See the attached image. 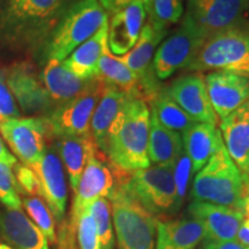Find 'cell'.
Listing matches in <instances>:
<instances>
[{"mask_svg":"<svg viewBox=\"0 0 249 249\" xmlns=\"http://www.w3.org/2000/svg\"><path fill=\"white\" fill-rule=\"evenodd\" d=\"M166 35L167 31L155 29L151 24L145 21L134 48L126 54L119 57L120 60L139 77L140 83H141L142 101H144L147 104H149L151 99L163 88L160 81L156 77L152 70V59H154L157 46L160 44Z\"/></svg>","mask_w":249,"mask_h":249,"instance_id":"obj_13","label":"cell"},{"mask_svg":"<svg viewBox=\"0 0 249 249\" xmlns=\"http://www.w3.org/2000/svg\"><path fill=\"white\" fill-rule=\"evenodd\" d=\"M95 77L80 79L65 67L62 61L49 60L44 64L39 79L57 107L88 89Z\"/></svg>","mask_w":249,"mask_h":249,"instance_id":"obj_22","label":"cell"},{"mask_svg":"<svg viewBox=\"0 0 249 249\" xmlns=\"http://www.w3.org/2000/svg\"><path fill=\"white\" fill-rule=\"evenodd\" d=\"M242 211H244L245 217H249V181H247V183H246L245 200H244V207H242Z\"/></svg>","mask_w":249,"mask_h":249,"instance_id":"obj_43","label":"cell"},{"mask_svg":"<svg viewBox=\"0 0 249 249\" xmlns=\"http://www.w3.org/2000/svg\"><path fill=\"white\" fill-rule=\"evenodd\" d=\"M36 173L39 185V197L43 198L59 225L66 218L67 182L64 165L54 145L46 147L42 158L30 166Z\"/></svg>","mask_w":249,"mask_h":249,"instance_id":"obj_14","label":"cell"},{"mask_svg":"<svg viewBox=\"0 0 249 249\" xmlns=\"http://www.w3.org/2000/svg\"><path fill=\"white\" fill-rule=\"evenodd\" d=\"M0 133L21 163L36 164L44 154L49 128L43 117H28L0 123Z\"/></svg>","mask_w":249,"mask_h":249,"instance_id":"obj_11","label":"cell"},{"mask_svg":"<svg viewBox=\"0 0 249 249\" xmlns=\"http://www.w3.org/2000/svg\"><path fill=\"white\" fill-rule=\"evenodd\" d=\"M4 71L6 82L21 113L43 117L55 107L48 90L30 64L15 62Z\"/></svg>","mask_w":249,"mask_h":249,"instance_id":"obj_12","label":"cell"},{"mask_svg":"<svg viewBox=\"0 0 249 249\" xmlns=\"http://www.w3.org/2000/svg\"><path fill=\"white\" fill-rule=\"evenodd\" d=\"M205 86L214 113L220 120L249 101L247 76L229 71H213L205 76Z\"/></svg>","mask_w":249,"mask_h":249,"instance_id":"obj_17","label":"cell"},{"mask_svg":"<svg viewBox=\"0 0 249 249\" xmlns=\"http://www.w3.org/2000/svg\"><path fill=\"white\" fill-rule=\"evenodd\" d=\"M107 34L108 23L74 50L62 61L65 67L80 79L87 80L97 76L98 62L107 50Z\"/></svg>","mask_w":249,"mask_h":249,"instance_id":"obj_27","label":"cell"},{"mask_svg":"<svg viewBox=\"0 0 249 249\" xmlns=\"http://www.w3.org/2000/svg\"><path fill=\"white\" fill-rule=\"evenodd\" d=\"M202 249H249L236 240L231 241H213L204 239Z\"/></svg>","mask_w":249,"mask_h":249,"instance_id":"obj_40","label":"cell"},{"mask_svg":"<svg viewBox=\"0 0 249 249\" xmlns=\"http://www.w3.org/2000/svg\"><path fill=\"white\" fill-rule=\"evenodd\" d=\"M219 130L227 154L249 179V101L220 120Z\"/></svg>","mask_w":249,"mask_h":249,"instance_id":"obj_20","label":"cell"},{"mask_svg":"<svg viewBox=\"0 0 249 249\" xmlns=\"http://www.w3.org/2000/svg\"><path fill=\"white\" fill-rule=\"evenodd\" d=\"M205 238L203 224L191 216L158 220L156 249H195Z\"/></svg>","mask_w":249,"mask_h":249,"instance_id":"obj_23","label":"cell"},{"mask_svg":"<svg viewBox=\"0 0 249 249\" xmlns=\"http://www.w3.org/2000/svg\"><path fill=\"white\" fill-rule=\"evenodd\" d=\"M147 21L143 0H138L108 20L107 49L113 55L121 57L134 48Z\"/></svg>","mask_w":249,"mask_h":249,"instance_id":"obj_19","label":"cell"},{"mask_svg":"<svg viewBox=\"0 0 249 249\" xmlns=\"http://www.w3.org/2000/svg\"><path fill=\"white\" fill-rule=\"evenodd\" d=\"M117 183L116 167L97 150L89 157L76 191L74 192L71 216H75L99 197L108 200L113 194Z\"/></svg>","mask_w":249,"mask_h":249,"instance_id":"obj_15","label":"cell"},{"mask_svg":"<svg viewBox=\"0 0 249 249\" xmlns=\"http://www.w3.org/2000/svg\"><path fill=\"white\" fill-rule=\"evenodd\" d=\"M105 88L107 83L97 75L88 89L43 116L48 124L50 138L90 135L93 111Z\"/></svg>","mask_w":249,"mask_h":249,"instance_id":"obj_8","label":"cell"},{"mask_svg":"<svg viewBox=\"0 0 249 249\" xmlns=\"http://www.w3.org/2000/svg\"><path fill=\"white\" fill-rule=\"evenodd\" d=\"M0 163L8 165L9 167H13L18 163L15 156L12 155V152L6 148L4 141L0 138Z\"/></svg>","mask_w":249,"mask_h":249,"instance_id":"obj_41","label":"cell"},{"mask_svg":"<svg viewBox=\"0 0 249 249\" xmlns=\"http://www.w3.org/2000/svg\"><path fill=\"white\" fill-rule=\"evenodd\" d=\"M130 97L133 96L107 85L105 91L93 111L90 123V135L101 152L104 150L112 124Z\"/></svg>","mask_w":249,"mask_h":249,"instance_id":"obj_26","label":"cell"},{"mask_svg":"<svg viewBox=\"0 0 249 249\" xmlns=\"http://www.w3.org/2000/svg\"><path fill=\"white\" fill-rule=\"evenodd\" d=\"M75 0H0V51L38 54Z\"/></svg>","mask_w":249,"mask_h":249,"instance_id":"obj_1","label":"cell"},{"mask_svg":"<svg viewBox=\"0 0 249 249\" xmlns=\"http://www.w3.org/2000/svg\"><path fill=\"white\" fill-rule=\"evenodd\" d=\"M0 236L12 249H49L48 239L21 209H0Z\"/></svg>","mask_w":249,"mask_h":249,"instance_id":"obj_21","label":"cell"},{"mask_svg":"<svg viewBox=\"0 0 249 249\" xmlns=\"http://www.w3.org/2000/svg\"><path fill=\"white\" fill-rule=\"evenodd\" d=\"M205 39L191 26L182 22L160 43L152 59V70L160 81L169 79L177 71L186 70Z\"/></svg>","mask_w":249,"mask_h":249,"instance_id":"obj_10","label":"cell"},{"mask_svg":"<svg viewBox=\"0 0 249 249\" xmlns=\"http://www.w3.org/2000/svg\"><path fill=\"white\" fill-rule=\"evenodd\" d=\"M173 171H174V180H176L177 192H178L180 200L183 202L187 187H188V183H189V178H191V176L193 174L191 160H189L188 156L186 155L185 150H183L182 154L179 156L178 160L174 161Z\"/></svg>","mask_w":249,"mask_h":249,"instance_id":"obj_38","label":"cell"},{"mask_svg":"<svg viewBox=\"0 0 249 249\" xmlns=\"http://www.w3.org/2000/svg\"><path fill=\"white\" fill-rule=\"evenodd\" d=\"M149 105H150V110L154 111L157 117L158 121L164 127L173 132L183 134L196 123L170 97L169 93L166 92V88L164 87L151 99Z\"/></svg>","mask_w":249,"mask_h":249,"instance_id":"obj_30","label":"cell"},{"mask_svg":"<svg viewBox=\"0 0 249 249\" xmlns=\"http://www.w3.org/2000/svg\"><path fill=\"white\" fill-rule=\"evenodd\" d=\"M13 169L20 194L26 196H39L38 179L34 170L22 163H17Z\"/></svg>","mask_w":249,"mask_h":249,"instance_id":"obj_37","label":"cell"},{"mask_svg":"<svg viewBox=\"0 0 249 249\" xmlns=\"http://www.w3.org/2000/svg\"><path fill=\"white\" fill-rule=\"evenodd\" d=\"M150 110L142 99L130 97L108 132L102 154L124 172L150 166L148 157Z\"/></svg>","mask_w":249,"mask_h":249,"instance_id":"obj_2","label":"cell"},{"mask_svg":"<svg viewBox=\"0 0 249 249\" xmlns=\"http://www.w3.org/2000/svg\"><path fill=\"white\" fill-rule=\"evenodd\" d=\"M0 202L6 209H21L22 201L14 172L8 165L0 163Z\"/></svg>","mask_w":249,"mask_h":249,"instance_id":"obj_35","label":"cell"},{"mask_svg":"<svg viewBox=\"0 0 249 249\" xmlns=\"http://www.w3.org/2000/svg\"><path fill=\"white\" fill-rule=\"evenodd\" d=\"M107 23L108 15L99 0H75L39 50L40 65L49 60L64 61Z\"/></svg>","mask_w":249,"mask_h":249,"instance_id":"obj_3","label":"cell"},{"mask_svg":"<svg viewBox=\"0 0 249 249\" xmlns=\"http://www.w3.org/2000/svg\"><path fill=\"white\" fill-rule=\"evenodd\" d=\"M88 209L95 220L102 249H113L114 235L110 201L105 197H99L89 205Z\"/></svg>","mask_w":249,"mask_h":249,"instance_id":"obj_33","label":"cell"},{"mask_svg":"<svg viewBox=\"0 0 249 249\" xmlns=\"http://www.w3.org/2000/svg\"><path fill=\"white\" fill-rule=\"evenodd\" d=\"M118 181L123 182L129 194L157 220H169L183 203L177 192L173 164L133 171Z\"/></svg>","mask_w":249,"mask_h":249,"instance_id":"obj_5","label":"cell"},{"mask_svg":"<svg viewBox=\"0 0 249 249\" xmlns=\"http://www.w3.org/2000/svg\"><path fill=\"white\" fill-rule=\"evenodd\" d=\"M147 22L155 29L167 31L181 20L183 0H143Z\"/></svg>","mask_w":249,"mask_h":249,"instance_id":"obj_31","label":"cell"},{"mask_svg":"<svg viewBox=\"0 0 249 249\" xmlns=\"http://www.w3.org/2000/svg\"><path fill=\"white\" fill-rule=\"evenodd\" d=\"M183 152L181 134L164 127L150 110L148 157L150 164L171 165Z\"/></svg>","mask_w":249,"mask_h":249,"instance_id":"obj_28","label":"cell"},{"mask_svg":"<svg viewBox=\"0 0 249 249\" xmlns=\"http://www.w3.org/2000/svg\"><path fill=\"white\" fill-rule=\"evenodd\" d=\"M67 220L71 225L75 227L80 249H102L95 220L88 207L75 216H70V219Z\"/></svg>","mask_w":249,"mask_h":249,"instance_id":"obj_34","label":"cell"},{"mask_svg":"<svg viewBox=\"0 0 249 249\" xmlns=\"http://www.w3.org/2000/svg\"><path fill=\"white\" fill-rule=\"evenodd\" d=\"M54 140V148L67 171L71 191L75 192L89 157L98 149L91 135L60 136Z\"/></svg>","mask_w":249,"mask_h":249,"instance_id":"obj_25","label":"cell"},{"mask_svg":"<svg viewBox=\"0 0 249 249\" xmlns=\"http://www.w3.org/2000/svg\"><path fill=\"white\" fill-rule=\"evenodd\" d=\"M97 75L107 86L114 87L128 93L129 96L142 99L141 83L139 77L120 60L119 57L112 54L108 49L98 62Z\"/></svg>","mask_w":249,"mask_h":249,"instance_id":"obj_29","label":"cell"},{"mask_svg":"<svg viewBox=\"0 0 249 249\" xmlns=\"http://www.w3.org/2000/svg\"><path fill=\"white\" fill-rule=\"evenodd\" d=\"M235 240L249 248V217H245L244 222H242L238 231V234H236Z\"/></svg>","mask_w":249,"mask_h":249,"instance_id":"obj_42","label":"cell"},{"mask_svg":"<svg viewBox=\"0 0 249 249\" xmlns=\"http://www.w3.org/2000/svg\"><path fill=\"white\" fill-rule=\"evenodd\" d=\"M166 92L196 123L214 126L218 124V117L208 96L203 74L192 73L180 76L166 87Z\"/></svg>","mask_w":249,"mask_h":249,"instance_id":"obj_16","label":"cell"},{"mask_svg":"<svg viewBox=\"0 0 249 249\" xmlns=\"http://www.w3.org/2000/svg\"><path fill=\"white\" fill-rule=\"evenodd\" d=\"M0 249H12V248L6 244H0Z\"/></svg>","mask_w":249,"mask_h":249,"instance_id":"obj_44","label":"cell"},{"mask_svg":"<svg viewBox=\"0 0 249 249\" xmlns=\"http://www.w3.org/2000/svg\"><path fill=\"white\" fill-rule=\"evenodd\" d=\"M135 1H138V0H99V4H101L104 11L107 13L108 18H110V15L118 13L121 9L126 8L127 6H129Z\"/></svg>","mask_w":249,"mask_h":249,"instance_id":"obj_39","label":"cell"},{"mask_svg":"<svg viewBox=\"0 0 249 249\" xmlns=\"http://www.w3.org/2000/svg\"><path fill=\"white\" fill-rule=\"evenodd\" d=\"M188 214L203 224L208 240H235L239 229L245 219L242 210L207 203L192 202L187 208Z\"/></svg>","mask_w":249,"mask_h":249,"instance_id":"obj_18","label":"cell"},{"mask_svg":"<svg viewBox=\"0 0 249 249\" xmlns=\"http://www.w3.org/2000/svg\"><path fill=\"white\" fill-rule=\"evenodd\" d=\"M246 178L227 154L225 145L196 173L191 191L193 202L224 205L242 210Z\"/></svg>","mask_w":249,"mask_h":249,"instance_id":"obj_4","label":"cell"},{"mask_svg":"<svg viewBox=\"0 0 249 249\" xmlns=\"http://www.w3.org/2000/svg\"><path fill=\"white\" fill-rule=\"evenodd\" d=\"M21 117L22 113L6 82L5 71L0 68V123Z\"/></svg>","mask_w":249,"mask_h":249,"instance_id":"obj_36","label":"cell"},{"mask_svg":"<svg viewBox=\"0 0 249 249\" xmlns=\"http://www.w3.org/2000/svg\"><path fill=\"white\" fill-rule=\"evenodd\" d=\"M248 0H187L181 18L204 39L246 24Z\"/></svg>","mask_w":249,"mask_h":249,"instance_id":"obj_9","label":"cell"},{"mask_svg":"<svg viewBox=\"0 0 249 249\" xmlns=\"http://www.w3.org/2000/svg\"><path fill=\"white\" fill-rule=\"evenodd\" d=\"M22 204L27 213L33 219V223L42 231L50 244H55L57 235H55L54 218L43 198L39 196H24Z\"/></svg>","mask_w":249,"mask_h":249,"instance_id":"obj_32","label":"cell"},{"mask_svg":"<svg viewBox=\"0 0 249 249\" xmlns=\"http://www.w3.org/2000/svg\"><path fill=\"white\" fill-rule=\"evenodd\" d=\"M111 203L119 249H155V234L158 220L139 203L124 183L118 181Z\"/></svg>","mask_w":249,"mask_h":249,"instance_id":"obj_7","label":"cell"},{"mask_svg":"<svg viewBox=\"0 0 249 249\" xmlns=\"http://www.w3.org/2000/svg\"><path fill=\"white\" fill-rule=\"evenodd\" d=\"M183 150L192 164L193 174L198 172L224 145L222 134L217 126L195 123L181 134Z\"/></svg>","mask_w":249,"mask_h":249,"instance_id":"obj_24","label":"cell"},{"mask_svg":"<svg viewBox=\"0 0 249 249\" xmlns=\"http://www.w3.org/2000/svg\"><path fill=\"white\" fill-rule=\"evenodd\" d=\"M186 71H229L249 77V24L231 28L205 39Z\"/></svg>","mask_w":249,"mask_h":249,"instance_id":"obj_6","label":"cell"}]
</instances>
